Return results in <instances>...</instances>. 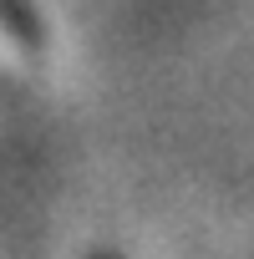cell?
I'll list each match as a JSON object with an SVG mask.
<instances>
[{"instance_id":"cell-1","label":"cell","mask_w":254,"mask_h":259,"mask_svg":"<svg viewBox=\"0 0 254 259\" xmlns=\"http://www.w3.org/2000/svg\"><path fill=\"white\" fill-rule=\"evenodd\" d=\"M0 26H6V36H16L26 51H36L46 41V26H41L31 0H0Z\"/></svg>"},{"instance_id":"cell-2","label":"cell","mask_w":254,"mask_h":259,"mask_svg":"<svg viewBox=\"0 0 254 259\" xmlns=\"http://www.w3.org/2000/svg\"><path fill=\"white\" fill-rule=\"evenodd\" d=\"M92 259H112V254H92Z\"/></svg>"}]
</instances>
